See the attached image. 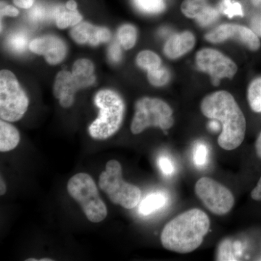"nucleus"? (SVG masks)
Instances as JSON below:
<instances>
[{
  "label": "nucleus",
  "instance_id": "nucleus-18",
  "mask_svg": "<svg viewBox=\"0 0 261 261\" xmlns=\"http://www.w3.org/2000/svg\"><path fill=\"white\" fill-rule=\"evenodd\" d=\"M72 73L76 78L82 81L86 87H89L95 82V76L94 75V65L90 60H77L72 67Z\"/></svg>",
  "mask_w": 261,
  "mask_h": 261
},
{
  "label": "nucleus",
  "instance_id": "nucleus-28",
  "mask_svg": "<svg viewBox=\"0 0 261 261\" xmlns=\"http://www.w3.org/2000/svg\"><path fill=\"white\" fill-rule=\"evenodd\" d=\"M159 166L161 172L165 176H170L173 175L175 171L174 165L171 159L166 156H162L159 160Z\"/></svg>",
  "mask_w": 261,
  "mask_h": 261
},
{
  "label": "nucleus",
  "instance_id": "nucleus-39",
  "mask_svg": "<svg viewBox=\"0 0 261 261\" xmlns=\"http://www.w3.org/2000/svg\"><path fill=\"white\" fill-rule=\"evenodd\" d=\"M39 261H51V260H51V259L50 258H43V259H40V260H39Z\"/></svg>",
  "mask_w": 261,
  "mask_h": 261
},
{
  "label": "nucleus",
  "instance_id": "nucleus-36",
  "mask_svg": "<svg viewBox=\"0 0 261 261\" xmlns=\"http://www.w3.org/2000/svg\"><path fill=\"white\" fill-rule=\"evenodd\" d=\"M0 195H4L7 192V187L5 185V181H3V178L1 177L0 180Z\"/></svg>",
  "mask_w": 261,
  "mask_h": 261
},
{
  "label": "nucleus",
  "instance_id": "nucleus-35",
  "mask_svg": "<svg viewBox=\"0 0 261 261\" xmlns=\"http://www.w3.org/2000/svg\"><path fill=\"white\" fill-rule=\"evenodd\" d=\"M65 8L69 10H76L77 3H75L74 0H69V1L67 2L66 5H65Z\"/></svg>",
  "mask_w": 261,
  "mask_h": 261
},
{
  "label": "nucleus",
  "instance_id": "nucleus-17",
  "mask_svg": "<svg viewBox=\"0 0 261 261\" xmlns=\"http://www.w3.org/2000/svg\"><path fill=\"white\" fill-rule=\"evenodd\" d=\"M168 196L161 192L149 194L141 202L139 213L142 216H149L163 208L168 203Z\"/></svg>",
  "mask_w": 261,
  "mask_h": 261
},
{
  "label": "nucleus",
  "instance_id": "nucleus-25",
  "mask_svg": "<svg viewBox=\"0 0 261 261\" xmlns=\"http://www.w3.org/2000/svg\"><path fill=\"white\" fill-rule=\"evenodd\" d=\"M208 161V148L203 143H198L194 150V163L197 167H204Z\"/></svg>",
  "mask_w": 261,
  "mask_h": 261
},
{
  "label": "nucleus",
  "instance_id": "nucleus-32",
  "mask_svg": "<svg viewBox=\"0 0 261 261\" xmlns=\"http://www.w3.org/2000/svg\"><path fill=\"white\" fill-rule=\"evenodd\" d=\"M35 0H13L15 5L23 9H29L34 5Z\"/></svg>",
  "mask_w": 261,
  "mask_h": 261
},
{
  "label": "nucleus",
  "instance_id": "nucleus-11",
  "mask_svg": "<svg viewBox=\"0 0 261 261\" xmlns=\"http://www.w3.org/2000/svg\"><path fill=\"white\" fill-rule=\"evenodd\" d=\"M32 53L42 56L50 65H57L64 61L68 49L64 41L53 35L44 36L33 39L29 44Z\"/></svg>",
  "mask_w": 261,
  "mask_h": 261
},
{
  "label": "nucleus",
  "instance_id": "nucleus-30",
  "mask_svg": "<svg viewBox=\"0 0 261 261\" xmlns=\"http://www.w3.org/2000/svg\"><path fill=\"white\" fill-rule=\"evenodd\" d=\"M108 56L110 59L114 63H118L121 59V51L119 43H114L110 47L108 51Z\"/></svg>",
  "mask_w": 261,
  "mask_h": 261
},
{
  "label": "nucleus",
  "instance_id": "nucleus-12",
  "mask_svg": "<svg viewBox=\"0 0 261 261\" xmlns=\"http://www.w3.org/2000/svg\"><path fill=\"white\" fill-rule=\"evenodd\" d=\"M82 88H85L84 84L72 72L61 70L56 75L53 94L59 99L62 107L68 108L74 102L75 92Z\"/></svg>",
  "mask_w": 261,
  "mask_h": 261
},
{
  "label": "nucleus",
  "instance_id": "nucleus-13",
  "mask_svg": "<svg viewBox=\"0 0 261 261\" xmlns=\"http://www.w3.org/2000/svg\"><path fill=\"white\" fill-rule=\"evenodd\" d=\"M70 36L79 44H89L97 46L111 40V33L106 27H94L88 22H81L73 27Z\"/></svg>",
  "mask_w": 261,
  "mask_h": 261
},
{
  "label": "nucleus",
  "instance_id": "nucleus-15",
  "mask_svg": "<svg viewBox=\"0 0 261 261\" xmlns=\"http://www.w3.org/2000/svg\"><path fill=\"white\" fill-rule=\"evenodd\" d=\"M195 37L192 32H183L171 36L165 43V55L170 59L175 60L185 56L195 45Z\"/></svg>",
  "mask_w": 261,
  "mask_h": 261
},
{
  "label": "nucleus",
  "instance_id": "nucleus-26",
  "mask_svg": "<svg viewBox=\"0 0 261 261\" xmlns=\"http://www.w3.org/2000/svg\"><path fill=\"white\" fill-rule=\"evenodd\" d=\"M28 39L23 34L18 33L10 36L8 38V46L12 50L16 51V53H22L27 48Z\"/></svg>",
  "mask_w": 261,
  "mask_h": 261
},
{
  "label": "nucleus",
  "instance_id": "nucleus-23",
  "mask_svg": "<svg viewBox=\"0 0 261 261\" xmlns=\"http://www.w3.org/2000/svg\"><path fill=\"white\" fill-rule=\"evenodd\" d=\"M137 8L144 13H161L166 8L163 0H134Z\"/></svg>",
  "mask_w": 261,
  "mask_h": 261
},
{
  "label": "nucleus",
  "instance_id": "nucleus-38",
  "mask_svg": "<svg viewBox=\"0 0 261 261\" xmlns=\"http://www.w3.org/2000/svg\"><path fill=\"white\" fill-rule=\"evenodd\" d=\"M251 3L255 8H261V0H251Z\"/></svg>",
  "mask_w": 261,
  "mask_h": 261
},
{
  "label": "nucleus",
  "instance_id": "nucleus-22",
  "mask_svg": "<svg viewBox=\"0 0 261 261\" xmlns=\"http://www.w3.org/2000/svg\"><path fill=\"white\" fill-rule=\"evenodd\" d=\"M247 100L255 113H261V77L252 80L247 89Z\"/></svg>",
  "mask_w": 261,
  "mask_h": 261
},
{
  "label": "nucleus",
  "instance_id": "nucleus-34",
  "mask_svg": "<svg viewBox=\"0 0 261 261\" xmlns=\"http://www.w3.org/2000/svg\"><path fill=\"white\" fill-rule=\"evenodd\" d=\"M255 151H256L257 155L261 159V132L255 142Z\"/></svg>",
  "mask_w": 261,
  "mask_h": 261
},
{
  "label": "nucleus",
  "instance_id": "nucleus-9",
  "mask_svg": "<svg viewBox=\"0 0 261 261\" xmlns=\"http://www.w3.org/2000/svg\"><path fill=\"white\" fill-rule=\"evenodd\" d=\"M197 68L210 75L214 86H219L224 79L231 80L238 73V65L221 51L211 48H203L195 57Z\"/></svg>",
  "mask_w": 261,
  "mask_h": 261
},
{
  "label": "nucleus",
  "instance_id": "nucleus-29",
  "mask_svg": "<svg viewBox=\"0 0 261 261\" xmlns=\"http://www.w3.org/2000/svg\"><path fill=\"white\" fill-rule=\"evenodd\" d=\"M259 11L254 14L250 20V29L255 33L259 38H261V8Z\"/></svg>",
  "mask_w": 261,
  "mask_h": 261
},
{
  "label": "nucleus",
  "instance_id": "nucleus-21",
  "mask_svg": "<svg viewBox=\"0 0 261 261\" xmlns=\"http://www.w3.org/2000/svg\"><path fill=\"white\" fill-rule=\"evenodd\" d=\"M118 43L124 49L128 50L135 47L137 40V31L133 25L124 24L117 33Z\"/></svg>",
  "mask_w": 261,
  "mask_h": 261
},
{
  "label": "nucleus",
  "instance_id": "nucleus-40",
  "mask_svg": "<svg viewBox=\"0 0 261 261\" xmlns=\"http://www.w3.org/2000/svg\"><path fill=\"white\" fill-rule=\"evenodd\" d=\"M37 259H34V258H31V259H27V261H37Z\"/></svg>",
  "mask_w": 261,
  "mask_h": 261
},
{
  "label": "nucleus",
  "instance_id": "nucleus-3",
  "mask_svg": "<svg viewBox=\"0 0 261 261\" xmlns=\"http://www.w3.org/2000/svg\"><path fill=\"white\" fill-rule=\"evenodd\" d=\"M99 116L89 127L92 138L105 140L112 137L121 128L125 113V104L120 94L111 89H102L94 97Z\"/></svg>",
  "mask_w": 261,
  "mask_h": 261
},
{
  "label": "nucleus",
  "instance_id": "nucleus-19",
  "mask_svg": "<svg viewBox=\"0 0 261 261\" xmlns=\"http://www.w3.org/2000/svg\"><path fill=\"white\" fill-rule=\"evenodd\" d=\"M82 15L77 10H65L63 7H59L56 9V23L59 29H65L75 27L82 21Z\"/></svg>",
  "mask_w": 261,
  "mask_h": 261
},
{
  "label": "nucleus",
  "instance_id": "nucleus-4",
  "mask_svg": "<svg viewBox=\"0 0 261 261\" xmlns=\"http://www.w3.org/2000/svg\"><path fill=\"white\" fill-rule=\"evenodd\" d=\"M99 186L113 203L126 209L138 205L142 192L139 187L123 181L121 163L111 160L99 176Z\"/></svg>",
  "mask_w": 261,
  "mask_h": 261
},
{
  "label": "nucleus",
  "instance_id": "nucleus-27",
  "mask_svg": "<svg viewBox=\"0 0 261 261\" xmlns=\"http://www.w3.org/2000/svg\"><path fill=\"white\" fill-rule=\"evenodd\" d=\"M223 10L228 16L234 15H243L241 5L238 3H232L231 0H224L222 3Z\"/></svg>",
  "mask_w": 261,
  "mask_h": 261
},
{
  "label": "nucleus",
  "instance_id": "nucleus-5",
  "mask_svg": "<svg viewBox=\"0 0 261 261\" xmlns=\"http://www.w3.org/2000/svg\"><path fill=\"white\" fill-rule=\"evenodd\" d=\"M68 193L82 207L89 221L99 223L107 217L106 204L99 197L95 182L90 175L79 173L70 178Z\"/></svg>",
  "mask_w": 261,
  "mask_h": 261
},
{
  "label": "nucleus",
  "instance_id": "nucleus-31",
  "mask_svg": "<svg viewBox=\"0 0 261 261\" xmlns=\"http://www.w3.org/2000/svg\"><path fill=\"white\" fill-rule=\"evenodd\" d=\"M19 14L18 10L12 5L1 3V16L16 17Z\"/></svg>",
  "mask_w": 261,
  "mask_h": 261
},
{
  "label": "nucleus",
  "instance_id": "nucleus-14",
  "mask_svg": "<svg viewBox=\"0 0 261 261\" xmlns=\"http://www.w3.org/2000/svg\"><path fill=\"white\" fill-rule=\"evenodd\" d=\"M181 10L187 18L196 19L202 27L214 23L219 17L218 10L211 7L207 0H184Z\"/></svg>",
  "mask_w": 261,
  "mask_h": 261
},
{
  "label": "nucleus",
  "instance_id": "nucleus-1",
  "mask_svg": "<svg viewBox=\"0 0 261 261\" xmlns=\"http://www.w3.org/2000/svg\"><path fill=\"white\" fill-rule=\"evenodd\" d=\"M200 109L204 116L221 123L222 130L218 143L221 148L233 150L242 145L247 122L232 94L223 90L213 92L203 98Z\"/></svg>",
  "mask_w": 261,
  "mask_h": 261
},
{
  "label": "nucleus",
  "instance_id": "nucleus-8",
  "mask_svg": "<svg viewBox=\"0 0 261 261\" xmlns=\"http://www.w3.org/2000/svg\"><path fill=\"white\" fill-rule=\"evenodd\" d=\"M195 192L205 207L219 216L227 214L234 205L232 193L211 178H200L196 183Z\"/></svg>",
  "mask_w": 261,
  "mask_h": 261
},
{
  "label": "nucleus",
  "instance_id": "nucleus-24",
  "mask_svg": "<svg viewBox=\"0 0 261 261\" xmlns=\"http://www.w3.org/2000/svg\"><path fill=\"white\" fill-rule=\"evenodd\" d=\"M147 79L149 83L154 87H163L168 83L170 73L166 68L161 66L158 69L147 71Z\"/></svg>",
  "mask_w": 261,
  "mask_h": 261
},
{
  "label": "nucleus",
  "instance_id": "nucleus-2",
  "mask_svg": "<svg viewBox=\"0 0 261 261\" xmlns=\"http://www.w3.org/2000/svg\"><path fill=\"white\" fill-rule=\"evenodd\" d=\"M210 219L203 211L194 208L182 213L163 228V246L178 253H189L200 246L210 228Z\"/></svg>",
  "mask_w": 261,
  "mask_h": 261
},
{
  "label": "nucleus",
  "instance_id": "nucleus-37",
  "mask_svg": "<svg viewBox=\"0 0 261 261\" xmlns=\"http://www.w3.org/2000/svg\"><path fill=\"white\" fill-rule=\"evenodd\" d=\"M213 121H214L211 122L210 125H209L211 129L214 130H219L220 126L219 123H218V121H216V120H213Z\"/></svg>",
  "mask_w": 261,
  "mask_h": 261
},
{
  "label": "nucleus",
  "instance_id": "nucleus-6",
  "mask_svg": "<svg viewBox=\"0 0 261 261\" xmlns=\"http://www.w3.org/2000/svg\"><path fill=\"white\" fill-rule=\"evenodd\" d=\"M174 120L171 108L159 98L142 97L135 103V113L130 124L134 135H139L149 127L168 130Z\"/></svg>",
  "mask_w": 261,
  "mask_h": 261
},
{
  "label": "nucleus",
  "instance_id": "nucleus-10",
  "mask_svg": "<svg viewBox=\"0 0 261 261\" xmlns=\"http://www.w3.org/2000/svg\"><path fill=\"white\" fill-rule=\"evenodd\" d=\"M205 38L206 40L214 44L224 42L228 39H233L242 43L251 51L258 50L261 46L260 39L251 29L239 24L220 25L207 33Z\"/></svg>",
  "mask_w": 261,
  "mask_h": 261
},
{
  "label": "nucleus",
  "instance_id": "nucleus-7",
  "mask_svg": "<svg viewBox=\"0 0 261 261\" xmlns=\"http://www.w3.org/2000/svg\"><path fill=\"white\" fill-rule=\"evenodd\" d=\"M28 96L24 92L16 76L9 70L0 72V117L8 122L23 118L28 110Z\"/></svg>",
  "mask_w": 261,
  "mask_h": 261
},
{
  "label": "nucleus",
  "instance_id": "nucleus-16",
  "mask_svg": "<svg viewBox=\"0 0 261 261\" xmlns=\"http://www.w3.org/2000/svg\"><path fill=\"white\" fill-rule=\"evenodd\" d=\"M18 130L8 121H0V151L9 152L14 149L20 142Z\"/></svg>",
  "mask_w": 261,
  "mask_h": 261
},
{
  "label": "nucleus",
  "instance_id": "nucleus-33",
  "mask_svg": "<svg viewBox=\"0 0 261 261\" xmlns=\"http://www.w3.org/2000/svg\"><path fill=\"white\" fill-rule=\"evenodd\" d=\"M251 197L254 200L261 201V177L251 192Z\"/></svg>",
  "mask_w": 261,
  "mask_h": 261
},
{
  "label": "nucleus",
  "instance_id": "nucleus-20",
  "mask_svg": "<svg viewBox=\"0 0 261 261\" xmlns=\"http://www.w3.org/2000/svg\"><path fill=\"white\" fill-rule=\"evenodd\" d=\"M136 63L147 71L158 69L162 66V61L155 53L150 50L140 51L136 58Z\"/></svg>",
  "mask_w": 261,
  "mask_h": 261
}]
</instances>
